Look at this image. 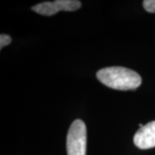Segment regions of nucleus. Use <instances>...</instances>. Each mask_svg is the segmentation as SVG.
Here are the masks:
<instances>
[{
    "instance_id": "nucleus-6",
    "label": "nucleus",
    "mask_w": 155,
    "mask_h": 155,
    "mask_svg": "<svg viewBox=\"0 0 155 155\" xmlns=\"http://www.w3.org/2000/svg\"><path fill=\"white\" fill-rule=\"evenodd\" d=\"M11 42V37L6 34H1L0 35V48L3 49Z\"/></svg>"
},
{
    "instance_id": "nucleus-2",
    "label": "nucleus",
    "mask_w": 155,
    "mask_h": 155,
    "mask_svg": "<svg viewBox=\"0 0 155 155\" xmlns=\"http://www.w3.org/2000/svg\"><path fill=\"white\" fill-rule=\"evenodd\" d=\"M86 145V126L82 120L77 119L71 124L67 133V155H85Z\"/></svg>"
},
{
    "instance_id": "nucleus-1",
    "label": "nucleus",
    "mask_w": 155,
    "mask_h": 155,
    "mask_svg": "<svg viewBox=\"0 0 155 155\" xmlns=\"http://www.w3.org/2000/svg\"><path fill=\"white\" fill-rule=\"evenodd\" d=\"M97 78L106 86L120 91L135 90L142 82L137 72L122 67L103 68L97 72Z\"/></svg>"
},
{
    "instance_id": "nucleus-5",
    "label": "nucleus",
    "mask_w": 155,
    "mask_h": 155,
    "mask_svg": "<svg viewBox=\"0 0 155 155\" xmlns=\"http://www.w3.org/2000/svg\"><path fill=\"white\" fill-rule=\"evenodd\" d=\"M143 7L149 13H155V0H145L143 1Z\"/></svg>"
},
{
    "instance_id": "nucleus-3",
    "label": "nucleus",
    "mask_w": 155,
    "mask_h": 155,
    "mask_svg": "<svg viewBox=\"0 0 155 155\" xmlns=\"http://www.w3.org/2000/svg\"><path fill=\"white\" fill-rule=\"evenodd\" d=\"M80 7L81 2L78 0H56L35 5L32 11L43 16H53L59 11H75Z\"/></svg>"
},
{
    "instance_id": "nucleus-4",
    "label": "nucleus",
    "mask_w": 155,
    "mask_h": 155,
    "mask_svg": "<svg viewBox=\"0 0 155 155\" xmlns=\"http://www.w3.org/2000/svg\"><path fill=\"white\" fill-rule=\"evenodd\" d=\"M134 143L140 149L155 147V121L140 127L134 136Z\"/></svg>"
}]
</instances>
